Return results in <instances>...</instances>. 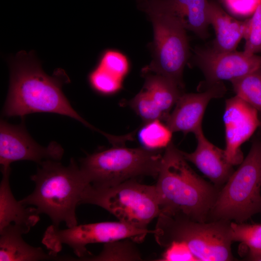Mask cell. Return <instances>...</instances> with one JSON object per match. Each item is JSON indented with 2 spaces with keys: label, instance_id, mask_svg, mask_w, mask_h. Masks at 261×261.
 Here are the masks:
<instances>
[{
  "label": "cell",
  "instance_id": "cell-1",
  "mask_svg": "<svg viewBox=\"0 0 261 261\" xmlns=\"http://www.w3.org/2000/svg\"><path fill=\"white\" fill-rule=\"evenodd\" d=\"M10 78L8 93L2 110L6 116L23 117L34 113H51L74 119L101 133L86 121L72 108L63 93V84L70 79L62 69L53 75L43 70L32 51L19 52L9 60Z\"/></svg>",
  "mask_w": 261,
  "mask_h": 261
},
{
  "label": "cell",
  "instance_id": "cell-2",
  "mask_svg": "<svg viewBox=\"0 0 261 261\" xmlns=\"http://www.w3.org/2000/svg\"><path fill=\"white\" fill-rule=\"evenodd\" d=\"M160 213L206 222L218 192L188 165L172 142L164 149L155 185Z\"/></svg>",
  "mask_w": 261,
  "mask_h": 261
},
{
  "label": "cell",
  "instance_id": "cell-3",
  "mask_svg": "<svg viewBox=\"0 0 261 261\" xmlns=\"http://www.w3.org/2000/svg\"><path fill=\"white\" fill-rule=\"evenodd\" d=\"M30 179L34 189L20 201L22 203L34 206L39 214L47 215L56 227L64 222L67 227L78 224L76 208L89 183L73 158L66 166L59 161H42Z\"/></svg>",
  "mask_w": 261,
  "mask_h": 261
},
{
  "label": "cell",
  "instance_id": "cell-4",
  "mask_svg": "<svg viewBox=\"0 0 261 261\" xmlns=\"http://www.w3.org/2000/svg\"><path fill=\"white\" fill-rule=\"evenodd\" d=\"M228 222H198L160 213L153 234L158 244L165 247L174 241L185 244L197 261H232Z\"/></svg>",
  "mask_w": 261,
  "mask_h": 261
},
{
  "label": "cell",
  "instance_id": "cell-5",
  "mask_svg": "<svg viewBox=\"0 0 261 261\" xmlns=\"http://www.w3.org/2000/svg\"><path fill=\"white\" fill-rule=\"evenodd\" d=\"M162 155L143 147L114 146L88 155L79 165L91 186L107 188L140 176L157 178Z\"/></svg>",
  "mask_w": 261,
  "mask_h": 261
},
{
  "label": "cell",
  "instance_id": "cell-6",
  "mask_svg": "<svg viewBox=\"0 0 261 261\" xmlns=\"http://www.w3.org/2000/svg\"><path fill=\"white\" fill-rule=\"evenodd\" d=\"M261 213V139L252 141L246 157L218 193L210 214L216 220L243 223Z\"/></svg>",
  "mask_w": 261,
  "mask_h": 261
},
{
  "label": "cell",
  "instance_id": "cell-7",
  "mask_svg": "<svg viewBox=\"0 0 261 261\" xmlns=\"http://www.w3.org/2000/svg\"><path fill=\"white\" fill-rule=\"evenodd\" d=\"M82 203L99 206L119 221L141 229H147L160 212L156 186L141 184L136 179L103 188L89 184L83 191Z\"/></svg>",
  "mask_w": 261,
  "mask_h": 261
},
{
  "label": "cell",
  "instance_id": "cell-8",
  "mask_svg": "<svg viewBox=\"0 0 261 261\" xmlns=\"http://www.w3.org/2000/svg\"><path fill=\"white\" fill-rule=\"evenodd\" d=\"M144 12L152 22L154 37L152 59L142 73L162 75L183 89V71L190 56L186 29L171 14L155 10Z\"/></svg>",
  "mask_w": 261,
  "mask_h": 261
},
{
  "label": "cell",
  "instance_id": "cell-9",
  "mask_svg": "<svg viewBox=\"0 0 261 261\" xmlns=\"http://www.w3.org/2000/svg\"><path fill=\"white\" fill-rule=\"evenodd\" d=\"M153 230L137 228L120 221L77 224L65 229L52 224L45 230L42 242L50 253L55 256L61 250L63 245H67L81 260L91 254L86 248L88 244L124 239L140 243Z\"/></svg>",
  "mask_w": 261,
  "mask_h": 261
},
{
  "label": "cell",
  "instance_id": "cell-10",
  "mask_svg": "<svg viewBox=\"0 0 261 261\" xmlns=\"http://www.w3.org/2000/svg\"><path fill=\"white\" fill-rule=\"evenodd\" d=\"M192 60L205 78L199 86L200 91L218 82H230L261 67V56L244 51H218L211 47H196Z\"/></svg>",
  "mask_w": 261,
  "mask_h": 261
},
{
  "label": "cell",
  "instance_id": "cell-11",
  "mask_svg": "<svg viewBox=\"0 0 261 261\" xmlns=\"http://www.w3.org/2000/svg\"><path fill=\"white\" fill-rule=\"evenodd\" d=\"M64 154L62 147L56 142L46 147L36 143L22 122L13 125L0 122V163L1 171L11 169L12 163L30 160L38 164L47 160L59 161Z\"/></svg>",
  "mask_w": 261,
  "mask_h": 261
},
{
  "label": "cell",
  "instance_id": "cell-12",
  "mask_svg": "<svg viewBox=\"0 0 261 261\" xmlns=\"http://www.w3.org/2000/svg\"><path fill=\"white\" fill-rule=\"evenodd\" d=\"M223 121L227 158L233 166L244 159L241 145L254 134L261 124L258 111L238 96L225 101Z\"/></svg>",
  "mask_w": 261,
  "mask_h": 261
},
{
  "label": "cell",
  "instance_id": "cell-13",
  "mask_svg": "<svg viewBox=\"0 0 261 261\" xmlns=\"http://www.w3.org/2000/svg\"><path fill=\"white\" fill-rule=\"evenodd\" d=\"M227 91L223 82L215 83L198 93H183L165 120L173 132L194 133L202 128V120L209 102L223 97Z\"/></svg>",
  "mask_w": 261,
  "mask_h": 261
},
{
  "label": "cell",
  "instance_id": "cell-14",
  "mask_svg": "<svg viewBox=\"0 0 261 261\" xmlns=\"http://www.w3.org/2000/svg\"><path fill=\"white\" fill-rule=\"evenodd\" d=\"M208 0H146L140 2L143 11L155 10L171 14L186 30L193 32L200 39L209 37L207 18Z\"/></svg>",
  "mask_w": 261,
  "mask_h": 261
},
{
  "label": "cell",
  "instance_id": "cell-15",
  "mask_svg": "<svg viewBox=\"0 0 261 261\" xmlns=\"http://www.w3.org/2000/svg\"><path fill=\"white\" fill-rule=\"evenodd\" d=\"M197 145L194 151H182L185 159L193 163L215 186L225 184L234 172L224 149L211 143L205 136L202 128L194 133Z\"/></svg>",
  "mask_w": 261,
  "mask_h": 261
},
{
  "label": "cell",
  "instance_id": "cell-16",
  "mask_svg": "<svg viewBox=\"0 0 261 261\" xmlns=\"http://www.w3.org/2000/svg\"><path fill=\"white\" fill-rule=\"evenodd\" d=\"M207 18L216 35L211 47L218 51L236 50L238 44L246 35L249 18L243 21L237 20L212 0L208 1Z\"/></svg>",
  "mask_w": 261,
  "mask_h": 261
},
{
  "label": "cell",
  "instance_id": "cell-17",
  "mask_svg": "<svg viewBox=\"0 0 261 261\" xmlns=\"http://www.w3.org/2000/svg\"><path fill=\"white\" fill-rule=\"evenodd\" d=\"M11 170L1 171L0 184V230L14 224L28 233L39 221V214L35 207H27L14 197L10 185Z\"/></svg>",
  "mask_w": 261,
  "mask_h": 261
},
{
  "label": "cell",
  "instance_id": "cell-18",
  "mask_svg": "<svg viewBox=\"0 0 261 261\" xmlns=\"http://www.w3.org/2000/svg\"><path fill=\"white\" fill-rule=\"evenodd\" d=\"M24 232L14 224L0 230V261H38L65 260L46 253L40 247H34L25 242L22 237Z\"/></svg>",
  "mask_w": 261,
  "mask_h": 261
},
{
  "label": "cell",
  "instance_id": "cell-19",
  "mask_svg": "<svg viewBox=\"0 0 261 261\" xmlns=\"http://www.w3.org/2000/svg\"><path fill=\"white\" fill-rule=\"evenodd\" d=\"M142 89L162 113L165 119L184 93L183 88L171 80L154 73L145 74V82Z\"/></svg>",
  "mask_w": 261,
  "mask_h": 261
},
{
  "label": "cell",
  "instance_id": "cell-20",
  "mask_svg": "<svg viewBox=\"0 0 261 261\" xmlns=\"http://www.w3.org/2000/svg\"><path fill=\"white\" fill-rule=\"evenodd\" d=\"M134 241L124 239L103 244L102 251L97 255H90L81 261H139L142 255Z\"/></svg>",
  "mask_w": 261,
  "mask_h": 261
},
{
  "label": "cell",
  "instance_id": "cell-21",
  "mask_svg": "<svg viewBox=\"0 0 261 261\" xmlns=\"http://www.w3.org/2000/svg\"><path fill=\"white\" fill-rule=\"evenodd\" d=\"M173 133L165 123L157 119L145 123L138 131V139L143 148L160 150L172 142Z\"/></svg>",
  "mask_w": 261,
  "mask_h": 261
},
{
  "label": "cell",
  "instance_id": "cell-22",
  "mask_svg": "<svg viewBox=\"0 0 261 261\" xmlns=\"http://www.w3.org/2000/svg\"><path fill=\"white\" fill-rule=\"evenodd\" d=\"M230 82L235 95L261 114V67Z\"/></svg>",
  "mask_w": 261,
  "mask_h": 261
},
{
  "label": "cell",
  "instance_id": "cell-23",
  "mask_svg": "<svg viewBox=\"0 0 261 261\" xmlns=\"http://www.w3.org/2000/svg\"><path fill=\"white\" fill-rule=\"evenodd\" d=\"M229 234L232 242H240L247 246L250 260L260 261L261 259V224L231 222Z\"/></svg>",
  "mask_w": 261,
  "mask_h": 261
},
{
  "label": "cell",
  "instance_id": "cell-24",
  "mask_svg": "<svg viewBox=\"0 0 261 261\" xmlns=\"http://www.w3.org/2000/svg\"><path fill=\"white\" fill-rule=\"evenodd\" d=\"M91 88L103 95H113L122 88L123 79L97 65L88 76Z\"/></svg>",
  "mask_w": 261,
  "mask_h": 261
},
{
  "label": "cell",
  "instance_id": "cell-25",
  "mask_svg": "<svg viewBox=\"0 0 261 261\" xmlns=\"http://www.w3.org/2000/svg\"><path fill=\"white\" fill-rule=\"evenodd\" d=\"M128 104L145 123L165 119L164 115L143 89L128 102Z\"/></svg>",
  "mask_w": 261,
  "mask_h": 261
},
{
  "label": "cell",
  "instance_id": "cell-26",
  "mask_svg": "<svg viewBox=\"0 0 261 261\" xmlns=\"http://www.w3.org/2000/svg\"><path fill=\"white\" fill-rule=\"evenodd\" d=\"M244 39V51L245 53L261 54V0H259L252 16L249 18L247 31Z\"/></svg>",
  "mask_w": 261,
  "mask_h": 261
},
{
  "label": "cell",
  "instance_id": "cell-27",
  "mask_svg": "<svg viewBox=\"0 0 261 261\" xmlns=\"http://www.w3.org/2000/svg\"><path fill=\"white\" fill-rule=\"evenodd\" d=\"M97 65L122 79L130 69L127 57L122 53L112 49L106 50L102 54Z\"/></svg>",
  "mask_w": 261,
  "mask_h": 261
},
{
  "label": "cell",
  "instance_id": "cell-28",
  "mask_svg": "<svg viewBox=\"0 0 261 261\" xmlns=\"http://www.w3.org/2000/svg\"><path fill=\"white\" fill-rule=\"evenodd\" d=\"M163 261H194L197 259L188 246L184 243L174 241L166 247L161 257Z\"/></svg>",
  "mask_w": 261,
  "mask_h": 261
},
{
  "label": "cell",
  "instance_id": "cell-29",
  "mask_svg": "<svg viewBox=\"0 0 261 261\" xmlns=\"http://www.w3.org/2000/svg\"><path fill=\"white\" fill-rule=\"evenodd\" d=\"M258 133H257V135L261 139V124L260 125V126H259V127L258 128Z\"/></svg>",
  "mask_w": 261,
  "mask_h": 261
},
{
  "label": "cell",
  "instance_id": "cell-30",
  "mask_svg": "<svg viewBox=\"0 0 261 261\" xmlns=\"http://www.w3.org/2000/svg\"><path fill=\"white\" fill-rule=\"evenodd\" d=\"M145 0H139L140 2H143V1H145Z\"/></svg>",
  "mask_w": 261,
  "mask_h": 261
}]
</instances>
